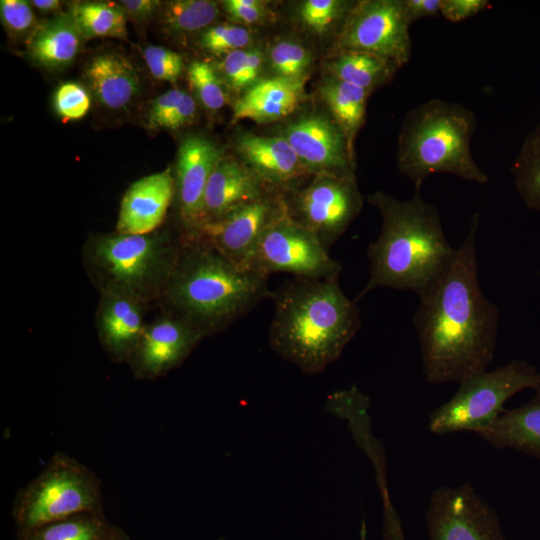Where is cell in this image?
Returning <instances> with one entry per match:
<instances>
[{
	"instance_id": "1",
	"label": "cell",
	"mask_w": 540,
	"mask_h": 540,
	"mask_svg": "<svg viewBox=\"0 0 540 540\" xmlns=\"http://www.w3.org/2000/svg\"><path fill=\"white\" fill-rule=\"evenodd\" d=\"M478 226L475 213L450 268L419 298L414 327L423 374L430 384L460 383L487 370L494 356L499 310L480 287Z\"/></svg>"
},
{
	"instance_id": "2",
	"label": "cell",
	"mask_w": 540,
	"mask_h": 540,
	"mask_svg": "<svg viewBox=\"0 0 540 540\" xmlns=\"http://www.w3.org/2000/svg\"><path fill=\"white\" fill-rule=\"evenodd\" d=\"M368 201L378 209L382 226L368 246L369 279L355 301L377 288L422 297L450 268L457 250L446 239L438 210L420 191L407 200L376 191Z\"/></svg>"
},
{
	"instance_id": "3",
	"label": "cell",
	"mask_w": 540,
	"mask_h": 540,
	"mask_svg": "<svg viewBox=\"0 0 540 540\" xmlns=\"http://www.w3.org/2000/svg\"><path fill=\"white\" fill-rule=\"evenodd\" d=\"M270 298L269 345L306 374H317L337 360L361 327L356 301L345 295L338 279L294 277Z\"/></svg>"
},
{
	"instance_id": "4",
	"label": "cell",
	"mask_w": 540,
	"mask_h": 540,
	"mask_svg": "<svg viewBox=\"0 0 540 540\" xmlns=\"http://www.w3.org/2000/svg\"><path fill=\"white\" fill-rule=\"evenodd\" d=\"M268 278L238 267L201 238L182 240L177 263L158 302L164 313L207 337L271 297Z\"/></svg>"
},
{
	"instance_id": "5",
	"label": "cell",
	"mask_w": 540,
	"mask_h": 540,
	"mask_svg": "<svg viewBox=\"0 0 540 540\" xmlns=\"http://www.w3.org/2000/svg\"><path fill=\"white\" fill-rule=\"evenodd\" d=\"M477 127L476 116L466 106L442 99H430L406 115L399 136L397 166L420 191L432 174H451L484 184L487 174L471 152Z\"/></svg>"
},
{
	"instance_id": "6",
	"label": "cell",
	"mask_w": 540,
	"mask_h": 540,
	"mask_svg": "<svg viewBox=\"0 0 540 540\" xmlns=\"http://www.w3.org/2000/svg\"><path fill=\"white\" fill-rule=\"evenodd\" d=\"M181 234L162 226L143 235L96 234L83 246L85 271L99 294L144 305L158 301L177 263Z\"/></svg>"
},
{
	"instance_id": "7",
	"label": "cell",
	"mask_w": 540,
	"mask_h": 540,
	"mask_svg": "<svg viewBox=\"0 0 540 540\" xmlns=\"http://www.w3.org/2000/svg\"><path fill=\"white\" fill-rule=\"evenodd\" d=\"M104 511L101 481L86 465L62 451L23 488L12 504L18 539L33 530L79 513Z\"/></svg>"
},
{
	"instance_id": "8",
	"label": "cell",
	"mask_w": 540,
	"mask_h": 540,
	"mask_svg": "<svg viewBox=\"0 0 540 540\" xmlns=\"http://www.w3.org/2000/svg\"><path fill=\"white\" fill-rule=\"evenodd\" d=\"M525 389L540 391V372L524 360L472 375L459 383L450 400L430 414L429 430L436 434H477L498 418L509 398Z\"/></svg>"
},
{
	"instance_id": "9",
	"label": "cell",
	"mask_w": 540,
	"mask_h": 540,
	"mask_svg": "<svg viewBox=\"0 0 540 540\" xmlns=\"http://www.w3.org/2000/svg\"><path fill=\"white\" fill-rule=\"evenodd\" d=\"M307 181L284 192L287 215L328 250L360 213L362 195L355 175L316 174Z\"/></svg>"
},
{
	"instance_id": "10",
	"label": "cell",
	"mask_w": 540,
	"mask_h": 540,
	"mask_svg": "<svg viewBox=\"0 0 540 540\" xmlns=\"http://www.w3.org/2000/svg\"><path fill=\"white\" fill-rule=\"evenodd\" d=\"M248 269L267 277L288 273L295 278L338 279L341 265L311 231L286 212L263 235Z\"/></svg>"
},
{
	"instance_id": "11",
	"label": "cell",
	"mask_w": 540,
	"mask_h": 540,
	"mask_svg": "<svg viewBox=\"0 0 540 540\" xmlns=\"http://www.w3.org/2000/svg\"><path fill=\"white\" fill-rule=\"evenodd\" d=\"M401 0L355 2L336 39V51L373 54L401 68L410 60L412 41Z\"/></svg>"
},
{
	"instance_id": "12",
	"label": "cell",
	"mask_w": 540,
	"mask_h": 540,
	"mask_svg": "<svg viewBox=\"0 0 540 540\" xmlns=\"http://www.w3.org/2000/svg\"><path fill=\"white\" fill-rule=\"evenodd\" d=\"M286 212L284 192L270 187L223 218L204 224L199 238L233 264L248 269L261 238Z\"/></svg>"
},
{
	"instance_id": "13",
	"label": "cell",
	"mask_w": 540,
	"mask_h": 540,
	"mask_svg": "<svg viewBox=\"0 0 540 540\" xmlns=\"http://www.w3.org/2000/svg\"><path fill=\"white\" fill-rule=\"evenodd\" d=\"M425 518L430 540H504L496 512L470 484L434 490Z\"/></svg>"
},
{
	"instance_id": "14",
	"label": "cell",
	"mask_w": 540,
	"mask_h": 540,
	"mask_svg": "<svg viewBox=\"0 0 540 540\" xmlns=\"http://www.w3.org/2000/svg\"><path fill=\"white\" fill-rule=\"evenodd\" d=\"M222 157L221 149L200 134L186 136L179 145L174 179L182 240L200 236L205 189Z\"/></svg>"
},
{
	"instance_id": "15",
	"label": "cell",
	"mask_w": 540,
	"mask_h": 540,
	"mask_svg": "<svg viewBox=\"0 0 540 540\" xmlns=\"http://www.w3.org/2000/svg\"><path fill=\"white\" fill-rule=\"evenodd\" d=\"M282 136L310 175H355L354 148L332 118L307 115L287 125Z\"/></svg>"
},
{
	"instance_id": "16",
	"label": "cell",
	"mask_w": 540,
	"mask_h": 540,
	"mask_svg": "<svg viewBox=\"0 0 540 540\" xmlns=\"http://www.w3.org/2000/svg\"><path fill=\"white\" fill-rule=\"evenodd\" d=\"M204 337L167 313L147 323L127 364L139 380H155L179 367Z\"/></svg>"
},
{
	"instance_id": "17",
	"label": "cell",
	"mask_w": 540,
	"mask_h": 540,
	"mask_svg": "<svg viewBox=\"0 0 540 540\" xmlns=\"http://www.w3.org/2000/svg\"><path fill=\"white\" fill-rule=\"evenodd\" d=\"M175 198L172 168L142 177L124 193L116 224V232L143 235L161 228Z\"/></svg>"
},
{
	"instance_id": "18",
	"label": "cell",
	"mask_w": 540,
	"mask_h": 540,
	"mask_svg": "<svg viewBox=\"0 0 540 540\" xmlns=\"http://www.w3.org/2000/svg\"><path fill=\"white\" fill-rule=\"evenodd\" d=\"M240 160L269 186L286 192L310 174L282 136L244 133L236 140Z\"/></svg>"
},
{
	"instance_id": "19",
	"label": "cell",
	"mask_w": 540,
	"mask_h": 540,
	"mask_svg": "<svg viewBox=\"0 0 540 540\" xmlns=\"http://www.w3.org/2000/svg\"><path fill=\"white\" fill-rule=\"evenodd\" d=\"M145 308L146 305L126 297L100 294L96 310L97 335L113 362L127 363L147 324Z\"/></svg>"
},
{
	"instance_id": "20",
	"label": "cell",
	"mask_w": 540,
	"mask_h": 540,
	"mask_svg": "<svg viewBox=\"0 0 540 540\" xmlns=\"http://www.w3.org/2000/svg\"><path fill=\"white\" fill-rule=\"evenodd\" d=\"M270 187L241 160L223 156L205 189L204 224L223 218L256 199Z\"/></svg>"
},
{
	"instance_id": "21",
	"label": "cell",
	"mask_w": 540,
	"mask_h": 540,
	"mask_svg": "<svg viewBox=\"0 0 540 540\" xmlns=\"http://www.w3.org/2000/svg\"><path fill=\"white\" fill-rule=\"evenodd\" d=\"M306 80L272 77L259 80L232 106V122L269 123L293 113L305 98Z\"/></svg>"
},
{
	"instance_id": "22",
	"label": "cell",
	"mask_w": 540,
	"mask_h": 540,
	"mask_svg": "<svg viewBox=\"0 0 540 540\" xmlns=\"http://www.w3.org/2000/svg\"><path fill=\"white\" fill-rule=\"evenodd\" d=\"M85 79L99 103L119 110L139 94L140 80L134 65L117 52H103L90 59Z\"/></svg>"
},
{
	"instance_id": "23",
	"label": "cell",
	"mask_w": 540,
	"mask_h": 540,
	"mask_svg": "<svg viewBox=\"0 0 540 540\" xmlns=\"http://www.w3.org/2000/svg\"><path fill=\"white\" fill-rule=\"evenodd\" d=\"M326 409L347 420L354 440L374 467L381 498L389 496L385 453L371 430L369 399L356 387H351L332 393L326 400Z\"/></svg>"
},
{
	"instance_id": "24",
	"label": "cell",
	"mask_w": 540,
	"mask_h": 540,
	"mask_svg": "<svg viewBox=\"0 0 540 540\" xmlns=\"http://www.w3.org/2000/svg\"><path fill=\"white\" fill-rule=\"evenodd\" d=\"M477 434L496 448H510L540 458V391L527 403L503 410Z\"/></svg>"
},
{
	"instance_id": "25",
	"label": "cell",
	"mask_w": 540,
	"mask_h": 540,
	"mask_svg": "<svg viewBox=\"0 0 540 540\" xmlns=\"http://www.w3.org/2000/svg\"><path fill=\"white\" fill-rule=\"evenodd\" d=\"M81 38L71 15L63 14L36 28L29 37L28 54L42 67L61 69L79 53Z\"/></svg>"
},
{
	"instance_id": "26",
	"label": "cell",
	"mask_w": 540,
	"mask_h": 540,
	"mask_svg": "<svg viewBox=\"0 0 540 540\" xmlns=\"http://www.w3.org/2000/svg\"><path fill=\"white\" fill-rule=\"evenodd\" d=\"M319 92L331 118L354 148L356 136L365 122L370 92L330 75L321 83Z\"/></svg>"
},
{
	"instance_id": "27",
	"label": "cell",
	"mask_w": 540,
	"mask_h": 540,
	"mask_svg": "<svg viewBox=\"0 0 540 540\" xmlns=\"http://www.w3.org/2000/svg\"><path fill=\"white\" fill-rule=\"evenodd\" d=\"M400 68L373 54L336 51L327 63L329 75L372 92L392 80Z\"/></svg>"
},
{
	"instance_id": "28",
	"label": "cell",
	"mask_w": 540,
	"mask_h": 540,
	"mask_svg": "<svg viewBox=\"0 0 540 540\" xmlns=\"http://www.w3.org/2000/svg\"><path fill=\"white\" fill-rule=\"evenodd\" d=\"M69 14L82 38L124 39L127 36V15L118 3L75 2Z\"/></svg>"
},
{
	"instance_id": "29",
	"label": "cell",
	"mask_w": 540,
	"mask_h": 540,
	"mask_svg": "<svg viewBox=\"0 0 540 540\" xmlns=\"http://www.w3.org/2000/svg\"><path fill=\"white\" fill-rule=\"evenodd\" d=\"M114 525L104 511L83 512L43 525L18 540H108Z\"/></svg>"
},
{
	"instance_id": "30",
	"label": "cell",
	"mask_w": 540,
	"mask_h": 540,
	"mask_svg": "<svg viewBox=\"0 0 540 540\" xmlns=\"http://www.w3.org/2000/svg\"><path fill=\"white\" fill-rule=\"evenodd\" d=\"M512 174L525 206L540 212V121L525 137L513 161Z\"/></svg>"
},
{
	"instance_id": "31",
	"label": "cell",
	"mask_w": 540,
	"mask_h": 540,
	"mask_svg": "<svg viewBox=\"0 0 540 540\" xmlns=\"http://www.w3.org/2000/svg\"><path fill=\"white\" fill-rule=\"evenodd\" d=\"M219 7L210 0H173L165 3L161 23L170 35L205 30L219 16Z\"/></svg>"
},
{
	"instance_id": "32",
	"label": "cell",
	"mask_w": 540,
	"mask_h": 540,
	"mask_svg": "<svg viewBox=\"0 0 540 540\" xmlns=\"http://www.w3.org/2000/svg\"><path fill=\"white\" fill-rule=\"evenodd\" d=\"M265 56L259 48H245L225 55L218 66V73L226 86L241 93L259 81Z\"/></svg>"
},
{
	"instance_id": "33",
	"label": "cell",
	"mask_w": 540,
	"mask_h": 540,
	"mask_svg": "<svg viewBox=\"0 0 540 540\" xmlns=\"http://www.w3.org/2000/svg\"><path fill=\"white\" fill-rule=\"evenodd\" d=\"M355 2L340 0H306L298 9L301 24L314 34H324L343 25Z\"/></svg>"
},
{
	"instance_id": "34",
	"label": "cell",
	"mask_w": 540,
	"mask_h": 540,
	"mask_svg": "<svg viewBox=\"0 0 540 540\" xmlns=\"http://www.w3.org/2000/svg\"><path fill=\"white\" fill-rule=\"evenodd\" d=\"M188 80L196 97L208 110L218 111L228 103L226 84L217 69L207 62H192L188 68Z\"/></svg>"
},
{
	"instance_id": "35",
	"label": "cell",
	"mask_w": 540,
	"mask_h": 540,
	"mask_svg": "<svg viewBox=\"0 0 540 540\" xmlns=\"http://www.w3.org/2000/svg\"><path fill=\"white\" fill-rule=\"evenodd\" d=\"M269 61L276 77L307 80L312 54L298 42L282 40L272 46Z\"/></svg>"
},
{
	"instance_id": "36",
	"label": "cell",
	"mask_w": 540,
	"mask_h": 540,
	"mask_svg": "<svg viewBox=\"0 0 540 540\" xmlns=\"http://www.w3.org/2000/svg\"><path fill=\"white\" fill-rule=\"evenodd\" d=\"M252 33L237 24H218L205 29L199 39L200 46L215 56H225L236 50L249 48Z\"/></svg>"
},
{
	"instance_id": "37",
	"label": "cell",
	"mask_w": 540,
	"mask_h": 540,
	"mask_svg": "<svg viewBox=\"0 0 540 540\" xmlns=\"http://www.w3.org/2000/svg\"><path fill=\"white\" fill-rule=\"evenodd\" d=\"M53 104L61 118L74 121L83 118L88 113L91 100L89 93L81 84L65 82L55 91Z\"/></svg>"
},
{
	"instance_id": "38",
	"label": "cell",
	"mask_w": 540,
	"mask_h": 540,
	"mask_svg": "<svg viewBox=\"0 0 540 540\" xmlns=\"http://www.w3.org/2000/svg\"><path fill=\"white\" fill-rule=\"evenodd\" d=\"M143 58L152 76L161 81L174 83L184 70L182 56L161 46H147Z\"/></svg>"
},
{
	"instance_id": "39",
	"label": "cell",
	"mask_w": 540,
	"mask_h": 540,
	"mask_svg": "<svg viewBox=\"0 0 540 540\" xmlns=\"http://www.w3.org/2000/svg\"><path fill=\"white\" fill-rule=\"evenodd\" d=\"M0 16L3 26L12 36H31L38 27L30 1L1 0Z\"/></svg>"
},
{
	"instance_id": "40",
	"label": "cell",
	"mask_w": 540,
	"mask_h": 540,
	"mask_svg": "<svg viewBox=\"0 0 540 540\" xmlns=\"http://www.w3.org/2000/svg\"><path fill=\"white\" fill-rule=\"evenodd\" d=\"M223 7L235 24L244 27L263 24L272 16L268 3L262 0H226Z\"/></svg>"
},
{
	"instance_id": "41",
	"label": "cell",
	"mask_w": 540,
	"mask_h": 540,
	"mask_svg": "<svg viewBox=\"0 0 540 540\" xmlns=\"http://www.w3.org/2000/svg\"><path fill=\"white\" fill-rule=\"evenodd\" d=\"M184 92L182 89L173 88L156 97L147 115V127L152 130H161L165 121L176 109Z\"/></svg>"
},
{
	"instance_id": "42",
	"label": "cell",
	"mask_w": 540,
	"mask_h": 540,
	"mask_svg": "<svg viewBox=\"0 0 540 540\" xmlns=\"http://www.w3.org/2000/svg\"><path fill=\"white\" fill-rule=\"evenodd\" d=\"M489 5L488 0H441L440 15L456 23L477 15Z\"/></svg>"
},
{
	"instance_id": "43",
	"label": "cell",
	"mask_w": 540,
	"mask_h": 540,
	"mask_svg": "<svg viewBox=\"0 0 540 540\" xmlns=\"http://www.w3.org/2000/svg\"><path fill=\"white\" fill-rule=\"evenodd\" d=\"M197 114V106L192 95L184 92L179 104L173 113L165 121L163 128L177 130L194 122Z\"/></svg>"
},
{
	"instance_id": "44",
	"label": "cell",
	"mask_w": 540,
	"mask_h": 540,
	"mask_svg": "<svg viewBox=\"0 0 540 540\" xmlns=\"http://www.w3.org/2000/svg\"><path fill=\"white\" fill-rule=\"evenodd\" d=\"M382 504L384 540H406L400 516L392 504L390 496L382 498Z\"/></svg>"
},
{
	"instance_id": "45",
	"label": "cell",
	"mask_w": 540,
	"mask_h": 540,
	"mask_svg": "<svg viewBox=\"0 0 540 540\" xmlns=\"http://www.w3.org/2000/svg\"><path fill=\"white\" fill-rule=\"evenodd\" d=\"M405 17L411 25L413 22L440 15L441 0H401Z\"/></svg>"
},
{
	"instance_id": "46",
	"label": "cell",
	"mask_w": 540,
	"mask_h": 540,
	"mask_svg": "<svg viewBox=\"0 0 540 540\" xmlns=\"http://www.w3.org/2000/svg\"><path fill=\"white\" fill-rule=\"evenodd\" d=\"M118 4L127 17L139 22L150 19L162 6V2L157 0H122Z\"/></svg>"
},
{
	"instance_id": "47",
	"label": "cell",
	"mask_w": 540,
	"mask_h": 540,
	"mask_svg": "<svg viewBox=\"0 0 540 540\" xmlns=\"http://www.w3.org/2000/svg\"><path fill=\"white\" fill-rule=\"evenodd\" d=\"M30 3L33 8L44 13L57 11L61 6V2L58 0H33Z\"/></svg>"
},
{
	"instance_id": "48",
	"label": "cell",
	"mask_w": 540,
	"mask_h": 540,
	"mask_svg": "<svg viewBox=\"0 0 540 540\" xmlns=\"http://www.w3.org/2000/svg\"><path fill=\"white\" fill-rule=\"evenodd\" d=\"M108 540H131V537L123 528L114 525V528Z\"/></svg>"
},
{
	"instance_id": "49",
	"label": "cell",
	"mask_w": 540,
	"mask_h": 540,
	"mask_svg": "<svg viewBox=\"0 0 540 540\" xmlns=\"http://www.w3.org/2000/svg\"><path fill=\"white\" fill-rule=\"evenodd\" d=\"M360 536H361V540H366L367 529H366V524L364 521L362 522Z\"/></svg>"
}]
</instances>
